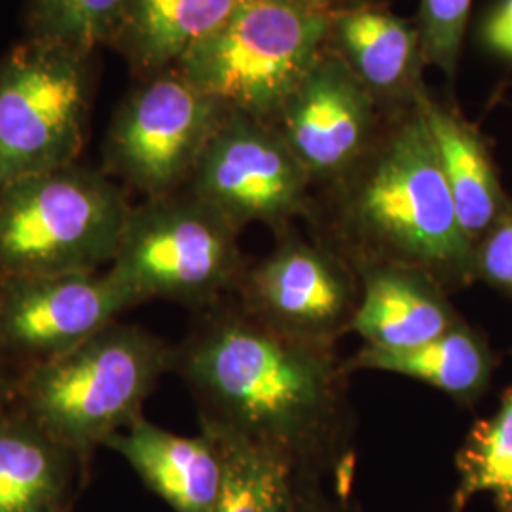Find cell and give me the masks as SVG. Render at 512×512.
I'll return each instance as SVG.
<instances>
[{
  "label": "cell",
  "instance_id": "obj_11",
  "mask_svg": "<svg viewBox=\"0 0 512 512\" xmlns=\"http://www.w3.org/2000/svg\"><path fill=\"white\" fill-rule=\"evenodd\" d=\"M141 304L110 270L0 277V359L18 376Z\"/></svg>",
  "mask_w": 512,
  "mask_h": 512
},
{
  "label": "cell",
  "instance_id": "obj_13",
  "mask_svg": "<svg viewBox=\"0 0 512 512\" xmlns=\"http://www.w3.org/2000/svg\"><path fill=\"white\" fill-rule=\"evenodd\" d=\"M327 48L338 55L380 107L412 109L427 93V65L416 21L376 2H355L330 16Z\"/></svg>",
  "mask_w": 512,
  "mask_h": 512
},
{
  "label": "cell",
  "instance_id": "obj_5",
  "mask_svg": "<svg viewBox=\"0 0 512 512\" xmlns=\"http://www.w3.org/2000/svg\"><path fill=\"white\" fill-rule=\"evenodd\" d=\"M129 207L105 173L78 164L0 186V277L99 272Z\"/></svg>",
  "mask_w": 512,
  "mask_h": 512
},
{
  "label": "cell",
  "instance_id": "obj_16",
  "mask_svg": "<svg viewBox=\"0 0 512 512\" xmlns=\"http://www.w3.org/2000/svg\"><path fill=\"white\" fill-rule=\"evenodd\" d=\"M86 467L16 408L0 418V512H71Z\"/></svg>",
  "mask_w": 512,
  "mask_h": 512
},
{
  "label": "cell",
  "instance_id": "obj_4",
  "mask_svg": "<svg viewBox=\"0 0 512 512\" xmlns=\"http://www.w3.org/2000/svg\"><path fill=\"white\" fill-rule=\"evenodd\" d=\"M330 16L298 0H239L173 69L224 109L270 122L327 50Z\"/></svg>",
  "mask_w": 512,
  "mask_h": 512
},
{
  "label": "cell",
  "instance_id": "obj_15",
  "mask_svg": "<svg viewBox=\"0 0 512 512\" xmlns=\"http://www.w3.org/2000/svg\"><path fill=\"white\" fill-rule=\"evenodd\" d=\"M105 446L126 459L148 490L173 512H213L222 482L219 446L200 429L183 437L137 418Z\"/></svg>",
  "mask_w": 512,
  "mask_h": 512
},
{
  "label": "cell",
  "instance_id": "obj_28",
  "mask_svg": "<svg viewBox=\"0 0 512 512\" xmlns=\"http://www.w3.org/2000/svg\"><path fill=\"white\" fill-rule=\"evenodd\" d=\"M298 2H304L308 6L313 8H319V10H327V12H334L342 6H348V4H355V2H361V0H298Z\"/></svg>",
  "mask_w": 512,
  "mask_h": 512
},
{
  "label": "cell",
  "instance_id": "obj_23",
  "mask_svg": "<svg viewBox=\"0 0 512 512\" xmlns=\"http://www.w3.org/2000/svg\"><path fill=\"white\" fill-rule=\"evenodd\" d=\"M473 0H420L418 29L427 65L448 78L458 71Z\"/></svg>",
  "mask_w": 512,
  "mask_h": 512
},
{
  "label": "cell",
  "instance_id": "obj_21",
  "mask_svg": "<svg viewBox=\"0 0 512 512\" xmlns=\"http://www.w3.org/2000/svg\"><path fill=\"white\" fill-rule=\"evenodd\" d=\"M459 482L448 512H465L471 499L490 495L497 512H512V385L494 416L476 421L456 454Z\"/></svg>",
  "mask_w": 512,
  "mask_h": 512
},
{
  "label": "cell",
  "instance_id": "obj_12",
  "mask_svg": "<svg viewBox=\"0 0 512 512\" xmlns=\"http://www.w3.org/2000/svg\"><path fill=\"white\" fill-rule=\"evenodd\" d=\"M380 109L348 65L327 48L270 124L313 184L330 186L346 177L378 139Z\"/></svg>",
  "mask_w": 512,
  "mask_h": 512
},
{
  "label": "cell",
  "instance_id": "obj_7",
  "mask_svg": "<svg viewBox=\"0 0 512 512\" xmlns=\"http://www.w3.org/2000/svg\"><path fill=\"white\" fill-rule=\"evenodd\" d=\"M88 55L31 38L0 61V186L76 164L88 128Z\"/></svg>",
  "mask_w": 512,
  "mask_h": 512
},
{
  "label": "cell",
  "instance_id": "obj_17",
  "mask_svg": "<svg viewBox=\"0 0 512 512\" xmlns=\"http://www.w3.org/2000/svg\"><path fill=\"white\" fill-rule=\"evenodd\" d=\"M431 135L463 234L475 247L511 207L486 141L456 110L429 93L416 103Z\"/></svg>",
  "mask_w": 512,
  "mask_h": 512
},
{
  "label": "cell",
  "instance_id": "obj_26",
  "mask_svg": "<svg viewBox=\"0 0 512 512\" xmlns=\"http://www.w3.org/2000/svg\"><path fill=\"white\" fill-rule=\"evenodd\" d=\"M323 482L325 478L296 476L293 512H349L346 501L330 495Z\"/></svg>",
  "mask_w": 512,
  "mask_h": 512
},
{
  "label": "cell",
  "instance_id": "obj_27",
  "mask_svg": "<svg viewBox=\"0 0 512 512\" xmlns=\"http://www.w3.org/2000/svg\"><path fill=\"white\" fill-rule=\"evenodd\" d=\"M16 399V374L0 359V418L14 410Z\"/></svg>",
  "mask_w": 512,
  "mask_h": 512
},
{
  "label": "cell",
  "instance_id": "obj_22",
  "mask_svg": "<svg viewBox=\"0 0 512 512\" xmlns=\"http://www.w3.org/2000/svg\"><path fill=\"white\" fill-rule=\"evenodd\" d=\"M126 6L128 0H33L35 38L90 55L118 38Z\"/></svg>",
  "mask_w": 512,
  "mask_h": 512
},
{
  "label": "cell",
  "instance_id": "obj_2",
  "mask_svg": "<svg viewBox=\"0 0 512 512\" xmlns=\"http://www.w3.org/2000/svg\"><path fill=\"white\" fill-rule=\"evenodd\" d=\"M327 241L355 266L420 268L448 291L475 281V247L463 234L418 107L393 112L365 158L327 186Z\"/></svg>",
  "mask_w": 512,
  "mask_h": 512
},
{
  "label": "cell",
  "instance_id": "obj_1",
  "mask_svg": "<svg viewBox=\"0 0 512 512\" xmlns=\"http://www.w3.org/2000/svg\"><path fill=\"white\" fill-rule=\"evenodd\" d=\"M173 370L200 423L272 452L296 476L349 473V374L336 346L272 329L230 296L196 311Z\"/></svg>",
  "mask_w": 512,
  "mask_h": 512
},
{
  "label": "cell",
  "instance_id": "obj_3",
  "mask_svg": "<svg viewBox=\"0 0 512 512\" xmlns=\"http://www.w3.org/2000/svg\"><path fill=\"white\" fill-rule=\"evenodd\" d=\"M175 348L120 321L80 346L16 376L14 408L90 461L93 450L143 416Z\"/></svg>",
  "mask_w": 512,
  "mask_h": 512
},
{
  "label": "cell",
  "instance_id": "obj_6",
  "mask_svg": "<svg viewBox=\"0 0 512 512\" xmlns=\"http://www.w3.org/2000/svg\"><path fill=\"white\" fill-rule=\"evenodd\" d=\"M245 266L238 228L179 190L129 207L109 270L143 304L160 298L202 311L234 294Z\"/></svg>",
  "mask_w": 512,
  "mask_h": 512
},
{
  "label": "cell",
  "instance_id": "obj_18",
  "mask_svg": "<svg viewBox=\"0 0 512 512\" xmlns=\"http://www.w3.org/2000/svg\"><path fill=\"white\" fill-rule=\"evenodd\" d=\"M494 349L465 319L439 338L410 349L363 346L344 361L346 372L378 370L431 385L463 406L478 403L492 384Z\"/></svg>",
  "mask_w": 512,
  "mask_h": 512
},
{
  "label": "cell",
  "instance_id": "obj_24",
  "mask_svg": "<svg viewBox=\"0 0 512 512\" xmlns=\"http://www.w3.org/2000/svg\"><path fill=\"white\" fill-rule=\"evenodd\" d=\"M475 281H484L512 300V203L475 245Z\"/></svg>",
  "mask_w": 512,
  "mask_h": 512
},
{
  "label": "cell",
  "instance_id": "obj_25",
  "mask_svg": "<svg viewBox=\"0 0 512 512\" xmlns=\"http://www.w3.org/2000/svg\"><path fill=\"white\" fill-rule=\"evenodd\" d=\"M482 44L492 54L512 61V0H497L480 25Z\"/></svg>",
  "mask_w": 512,
  "mask_h": 512
},
{
  "label": "cell",
  "instance_id": "obj_9",
  "mask_svg": "<svg viewBox=\"0 0 512 512\" xmlns=\"http://www.w3.org/2000/svg\"><path fill=\"white\" fill-rule=\"evenodd\" d=\"M247 264L232 298L260 323L304 342L336 346L348 334L361 283L348 258L323 239L291 232Z\"/></svg>",
  "mask_w": 512,
  "mask_h": 512
},
{
  "label": "cell",
  "instance_id": "obj_14",
  "mask_svg": "<svg viewBox=\"0 0 512 512\" xmlns=\"http://www.w3.org/2000/svg\"><path fill=\"white\" fill-rule=\"evenodd\" d=\"M355 270L361 296L349 332L363 338L365 346L418 348L463 321L448 289L420 268L368 262Z\"/></svg>",
  "mask_w": 512,
  "mask_h": 512
},
{
  "label": "cell",
  "instance_id": "obj_10",
  "mask_svg": "<svg viewBox=\"0 0 512 512\" xmlns=\"http://www.w3.org/2000/svg\"><path fill=\"white\" fill-rule=\"evenodd\" d=\"M311 186L308 171L270 122L228 112L186 190L239 232L260 222L279 234L296 217H310Z\"/></svg>",
  "mask_w": 512,
  "mask_h": 512
},
{
  "label": "cell",
  "instance_id": "obj_20",
  "mask_svg": "<svg viewBox=\"0 0 512 512\" xmlns=\"http://www.w3.org/2000/svg\"><path fill=\"white\" fill-rule=\"evenodd\" d=\"M222 459V482L213 512H293L296 475L272 452L239 435L200 423Z\"/></svg>",
  "mask_w": 512,
  "mask_h": 512
},
{
  "label": "cell",
  "instance_id": "obj_19",
  "mask_svg": "<svg viewBox=\"0 0 512 512\" xmlns=\"http://www.w3.org/2000/svg\"><path fill=\"white\" fill-rule=\"evenodd\" d=\"M239 0H128L116 42L147 71L175 67L194 44L213 33Z\"/></svg>",
  "mask_w": 512,
  "mask_h": 512
},
{
  "label": "cell",
  "instance_id": "obj_8",
  "mask_svg": "<svg viewBox=\"0 0 512 512\" xmlns=\"http://www.w3.org/2000/svg\"><path fill=\"white\" fill-rule=\"evenodd\" d=\"M228 112L177 69L150 78L112 118L103 150L110 175L145 198L179 192Z\"/></svg>",
  "mask_w": 512,
  "mask_h": 512
}]
</instances>
